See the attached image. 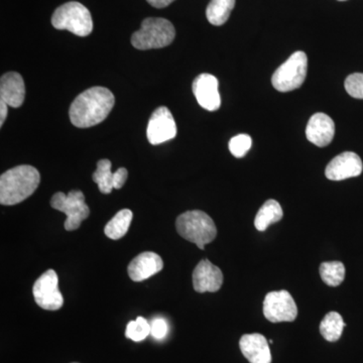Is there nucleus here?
Here are the masks:
<instances>
[{"instance_id": "nucleus-1", "label": "nucleus", "mask_w": 363, "mask_h": 363, "mask_svg": "<svg viewBox=\"0 0 363 363\" xmlns=\"http://www.w3.org/2000/svg\"><path fill=\"white\" fill-rule=\"evenodd\" d=\"M116 104L111 90L105 87H91L81 93L72 102L69 116L76 128H87L97 125L109 116Z\"/></svg>"}, {"instance_id": "nucleus-2", "label": "nucleus", "mask_w": 363, "mask_h": 363, "mask_svg": "<svg viewBox=\"0 0 363 363\" xmlns=\"http://www.w3.org/2000/svg\"><path fill=\"white\" fill-rule=\"evenodd\" d=\"M40 182L37 169L28 164L16 167L0 177V203L11 206L25 201L33 194Z\"/></svg>"}, {"instance_id": "nucleus-3", "label": "nucleus", "mask_w": 363, "mask_h": 363, "mask_svg": "<svg viewBox=\"0 0 363 363\" xmlns=\"http://www.w3.org/2000/svg\"><path fill=\"white\" fill-rule=\"evenodd\" d=\"M176 229L184 240L195 243L200 250L216 238L217 229L209 215L200 210L181 214L176 220Z\"/></svg>"}, {"instance_id": "nucleus-4", "label": "nucleus", "mask_w": 363, "mask_h": 363, "mask_svg": "<svg viewBox=\"0 0 363 363\" xmlns=\"http://www.w3.org/2000/svg\"><path fill=\"white\" fill-rule=\"evenodd\" d=\"M176 30L173 23L161 18H145L140 30L131 37V45L138 50L162 49L173 43Z\"/></svg>"}, {"instance_id": "nucleus-5", "label": "nucleus", "mask_w": 363, "mask_h": 363, "mask_svg": "<svg viewBox=\"0 0 363 363\" xmlns=\"http://www.w3.org/2000/svg\"><path fill=\"white\" fill-rule=\"evenodd\" d=\"M52 25L57 30H69L78 37H87L93 30L89 9L77 1L59 6L52 14Z\"/></svg>"}, {"instance_id": "nucleus-6", "label": "nucleus", "mask_w": 363, "mask_h": 363, "mask_svg": "<svg viewBox=\"0 0 363 363\" xmlns=\"http://www.w3.org/2000/svg\"><path fill=\"white\" fill-rule=\"evenodd\" d=\"M308 70V58L304 52H294L272 75V86L279 92L298 89L305 82Z\"/></svg>"}, {"instance_id": "nucleus-7", "label": "nucleus", "mask_w": 363, "mask_h": 363, "mask_svg": "<svg viewBox=\"0 0 363 363\" xmlns=\"http://www.w3.org/2000/svg\"><path fill=\"white\" fill-rule=\"evenodd\" d=\"M51 206L67 215L64 224L67 231L78 229L90 214L89 207L85 202L84 194L79 190H72L69 194L63 192L56 193L52 196Z\"/></svg>"}, {"instance_id": "nucleus-8", "label": "nucleus", "mask_w": 363, "mask_h": 363, "mask_svg": "<svg viewBox=\"0 0 363 363\" xmlns=\"http://www.w3.org/2000/svg\"><path fill=\"white\" fill-rule=\"evenodd\" d=\"M33 293L35 303L48 311H57L64 304L63 296L59 289L58 274L54 269L44 272L35 281Z\"/></svg>"}, {"instance_id": "nucleus-9", "label": "nucleus", "mask_w": 363, "mask_h": 363, "mask_svg": "<svg viewBox=\"0 0 363 363\" xmlns=\"http://www.w3.org/2000/svg\"><path fill=\"white\" fill-rule=\"evenodd\" d=\"M264 317L272 323L293 322L298 316V308L288 291L267 294L264 301Z\"/></svg>"}, {"instance_id": "nucleus-10", "label": "nucleus", "mask_w": 363, "mask_h": 363, "mask_svg": "<svg viewBox=\"0 0 363 363\" xmlns=\"http://www.w3.org/2000/svg\"><path fill=\"white\" fill-rule=\"evenodd\" d=\"M177 135L175 119L167 107L157 108L150 116L147 124V140L152 145H161L173 140Z\"/></svg>"}, {"instance_id": "nucleus-11", "label": "nucleus", "mask_w": 363, "mask_h": 363, "mask_svg": "<svg viewBox=\"0 0 363 363\" xmlns=\"http://www.w3.org/2000/svg\"><path fill=\"white\" fill-rule=\"evenodd\" d=\"M363 164L358 155L344 152L334 157L325 169V175L331 181H343L362 175Z\"/></svg>"}, {"instance_id": "nucleus-12", "label": "nucleus", "mask_w": 363, "mask_h": 363, "mask_svg": "<svg viewBox=\"0 0 363 363\" xmlns=\"http://www.w3.org/2000/svg\"><path fill=\"white\" fill-rule=\"evenodd\" d=\"M218 87V80L211 74L204 73L196 77L192 89L200 106L208 111H216L220 108L221 97Z\"/></svg>"}, {"instance_id": "nucleus-13", "label": "nucleus", "mask_w": 363, "mask_h": 363, "mask_svg": "<svg viewBox=\"0 0 363 363\" xmlns=\"http://www.w3.org/2000/svg\"><path fill=\"white\" fill-rule=\"evenodd\" d=\"M223 285V274L218 267L203 259L193 272V286L197 293L218 292Z\"/></svg>"}, {"instance_id": "nucleus-14", "label": "nucleus", "mask_w": 363, "mask_h": 363, "mask_svg": "<svg viewBox=\"0 0 363 363\" xmlns=\"http://www.w3.org/2000/svg\"><path fill=\"white\" fill-rule=\"evenodd\" d=\"M334 135L335 124L330 116L319 112L310 118L306 128V136L313 145L320 147H327L333 140Z\"/></svg>"}, {"instance_id": "nucleus-15", "label": "nucleus", "mask_w": 363, "mask_h": 363, "mask_svg": "<svg viewBox=\"0 0 363 363\" xmlns=\"http://www.w3.org/2000/svg\"><path fill=\"white\" fill-rule=\"evenodd\" d=\"M128 169L121 168L116 173L111 172V162L100 160L97 162L96 172L93 174V181L98 185L100 192L111 194L113 189H121L128 180Z\"/></svg>"}, {"instance_id": "nucleus-16", "label": "nucleus", "mask_w": 363, "mask_h": 363, "mask_svg": "<svg viewBox=\"0 0 363 363\" xmlns=\"http://www.w3.org/2000/svg\"><path fill=\"white\" fill-rule=\"evenodd\" d=\"M162 267L164 262L157 253L145 252L131 260L128 272L133 281H143L161 272Z\"/></svg>"}, {"instance_id": "nucleus-17", "label": "nucleus", "mask_w": 363, "mask_h": 363, "mask_svg": "<svg viewBox=\"0 0 363 363\" xmlns=\"http://www.w3.org/2000/svg\"><path fill=\"white\" fill-rule=\"evenodd\" d=\"M240 347L250 363H272L269 341L262 334H245L240 338Z\"/></svg>"}, {"instance_id": "nucleus-18", "label": "nucleus", "mask_w": 363, "mask_h": 363, "mask_svg": "<svg viewBox=\"0 0 363 363\" xmlns=\"http://www.w3.org/2000/svg\"><path fill=\"white\" fill-rule=\"evenodd\" d=\"M26 97V85L21 74L9 72L0 80V101L18 108L23 105Z\"/></svg>"}, {"instance_id": "nucleus-19", "label": "nucleus", "mask_w": 363, "mask_h": 363, "mask_svg": "<svg viewBox=\"0 0 363 363\" xmlns=\"http://www.w3.org/2000/svg\"><path fill=\"white\" fill-rule=\"evenodd\" d=\"M284 212L281 205L276 200H267L257 212L255 218V228L259 231H266L272 224L281 221Z\"/></svg>"}, {"instance_id": "nucleus-20", "label": "nucleus", "mask_w": 363, "mask_h": 363, "mask_svg": "<svg viewBox=\"0 0 363 363\" xmlns=\"http://www.w3.org/2000/svg\"><path fill=\"white\" fill-rule=\"evenodd\" d=\"M133 217V214L131 210H121L105 226V235L111 240H121L128 233Z\"/></svg>"}, {"instance_id": "nucleus-21", "label": "nucleus", "mask_w": 363, "mask_h": 363, "mask_svg": "<svg viewBox=\"0 0 363 363\" xmlns=\"http://www.w3.org/2000/svg\"><path fill=\"white\" fill-rule=\"evenodd\" d=\"M235 6V0H211L206 9L207 20L211 25L222 26L228 21Z\"/></svg>"}, {"instance_id": "nucleus-22", "label": "nucleus", "mask_w": 363, "mask_h": 363, "mask_svg": "<svg viewBox=\"0 0 363 363\" xmlns=\"http://www.w3.org/2000/svg\"><path fill=\"white\" fill-rule=\"evenodd\" d=\"M345 326L342 317L339 313L330 312L326 314L320 323V333L323 336L325 340L329 341V342H336L342 335Z\"/></svg>"}, {"instance_id": "nucleus-23", "label": "nucleus", "mask_w": 363, "mask_h": 363, "mask_svg": "<svg viewBox=\"0 0 363 363\" xmlns=\"http://www.w3.org/2000/svg\"><path fill=\"white\" fill-rule=\"evenodd\" d=\"M322 281L329 286H338L345 279V267L341 262H322L319 267Z\"/></svg>"}, {"instance_id": "nucleus-24", "label": "nucleus", "mask_w": 363, "mask_h": 363, "mask_svg": "<svg viewBox=\"0 0 363 363\" xmlns=\"http://www.w3.org/2000/svg\"><path fill=\"white\" fill-rule=\"evenodd\" d=\"M150 334V324L147 319L138 317L135 321H130L126 326L125 336L130 340L140 342Z\"/></svg>"}, {"instance_id": "nucleus-25", "label": "nucleus", "mask_w": 363, "mask_h": 363, "mask_svg": "<svg viewBox=\"0 0 363 363\" xmlns=\"http://www.w3.org/2000/svg\"><path fill=\"white\" fill-rule=\"evenodd\" d=\"M252 145V140L248 135H238L231 138L229 142V150L234 157H243L247 154Z\"/></svg>"}, {"instance_id": "nucleus-26", "label": "nucleus", "mask_w": 363, "mask_h": 363, "mask_svg": "<svg viewBox=\"0 0 363 363\" xmlns=\"http://www.w3.org/2000/svg\"><path fill=\"white\" fill-rule=\"evenodd\" d=\"M345 89L351 97L363 99V73H354L345 80Z\"/></svg>"}, {"instance_id": "nucleus-27", "label": "nucleus", "mask_w": 363, "mask_h": 363, "mask_svg": "<svg viewBox=\"0 0 363 363\" xmlns=\"http://www.w3.org/2000/svg\"><path fill=\"white\" fill-rule=\"evenodd\" d=\"M150 335L156 339H164L168 334V324L162 318H156L150 322Z\"/></svg>"}, {"instance_id": "nucleus-28", "label": "nucleus", "mask_w": 363, "mask_h": 363, "mask_svg": "<svg viewBox=\"0 0 363 363\" xmlns=\"http://www.w3.org/2000/svg\"><path fill=\"white\" fill-rule=\"evenodd\" d=\"M147 1L156 9H164V7L169 6L175 0H147Z\"/></svg>"}, {"instance_id": "nucleus-29", "label": "nucleus", "mask_w": 363, "mask_h": 363, "mask_svg": "<svg viewBox=\"0 0 363 363\" xmlns=\"http://www.w3.org/2000/svg\"><path fill=\"white\" fill-rule=\"evenodd\" d=\"M7 105L6 102L0 101V125H4V121H6L7 117Z\"/></svg>"}, {"instance_id": "nucleus-30", "label": "nucleus", "mask_w": 363, "mask_h": 363, "mask_svg": "<svg viewBox=\"0 0 363 363\" xmlns=\"http://www.w3.org/2000/svg\"><path fill=\"white\" fill-rule=\"evenodd\" d=\"M339 1H345V0H339Z\"/></svg>"}, {"instance_id": "nucleus-31", "label": "nucleus", "mask_w": 363, "mask_h": 363, "mask_svg": "<svg viewBox=\"0 0 363 363\" xmlns=\"http://www.w3.org/2000/svg\"><path fill=\"white\" fill-rule=\"evenodd\" d=\"M74 363H76V362H74Z\"/></svg>"}]
</instances>
